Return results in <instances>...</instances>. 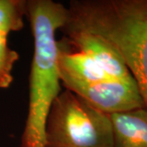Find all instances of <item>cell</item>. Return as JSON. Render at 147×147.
<instances>
[{
  "label": "cell",
  "instance_id": "cell-1",
  "mask_svg": "<svg viewBox=\"0 0 147 147\" xmlns=\"http://www.w3.org/2000/svg\"><path fill=\"white\" fill-rule=\"evenodd\" d=\"M64 28L96 34L115 47L147 108V0H74Z\"/></svg>",
  "mask_w": 147,
  "mask_h": 147
},
{
  "label": "cell",
  "instance_id": "cell-2",
  "mask_svg": "<svg viewBox=\"0 0 147 147\" xmlns=\"http://www.w3.org/2000/svg\"><path fill=\"white\" fill-rule=\"evenodd\" d=\"M26 16L34 38L29 79V106L21 147H45V124L61 92L57 32L67 21V7L53 0H28Z\"/></svg>",
  "mask_w": 147,
  "mask_h": 147
},
{
  "label": "cell",
  "instance_id": "cell-3",
  "mask_svg": "<svg viewBox=\"0 0 147 147\" xmlns=\"http://www.w3.org/2000/svg\"><path fill=\"white\" fill-rule=\"evenodd\" d=\"M45 147H114L110 115L65 89L58 95L49 111Z\"/></svg>",
  "mask_w": 147,
  "mask_h": 147
},
{
  "label": "cell",
  "instance_id": "cell-4",
  "mask_svg": "<svg viewBox=\"0 0 147 147\" xmlns=\"http://www.w3.org/2000/svg\"><path fill=\"white\" fill-rule=\"evenodd\" d=\"M63 86L95 109L107 115L146 107L132 77L125 79H107L92 84H68Z\"/></svg>",
  "mask_w": 147,
  "mask_h": 147
},
{
  "label": "cell",
  "instance_id": "cell-5",
  "mask_svg": "<svg viewBox=\"0 0 147 147\" xmlns=\"http://www.w3.org/2000/svg\"><path fill=\"white\" fill-rule=\"evenodd\" d=\"M65 42L76 51L84 53L97 64L113 79H125L132 77L123 59L110 42L89 32L65 29Z\"/></svg>",
  "mask_w": 147,
  "mask_h": 147
},
{
  "label": "cell",
  "instance_id": "cell-6",
  "mask_svg": "<svg viewBox=\"0 0 147 147\" xmlns=\"http://www.w3.org/2000/svg\"><path fill=\"white\" fill-rule=\"evenodd\" d=\"M57 63L63 85L92 84L113 79L91 58L71 47L67 49L62 42H58Z\"/></svg>",
  "mask_w": 147,
  "mask_h": 147
},
{
  "label": "cell",
  "instance_id": "cell-7",
  "mask_svg": "<svg viewBox=\"0 0 147 147\" xmlns=\"http://www.w3.org/2000/svg\"><path fill=\"white\" fill-rule=\"evenodd\" d=\"M114 147H147V108L110 115Z\"/></svg>",
  "mask_w": 147,
  "mask_h": 147
},
{
  "label": "cell",
  "instance_id": "cell-8",
  "mask_svg": "<svg viewBox=\"0 0 147 147\" xmlns=\"http://www.w3.org/2000/svg\"><path fill=\"white\" fill-rule=\"evenodd\" d=\"M27 0H0V34L7 35L11 32L24 28L26 16Z\"/></svg>",
  "mask_w": 147,
  "mask_h": 147
},
{
  "label": "cell",
  "instance_id": "cell-9",
  "mask_svg": "<svg viewBox=\"0 0 147 147\" xmlns=\"http://www.w3.org/2000/svg\"><path fill=\"white\" fill-rule=\"evenodd\" d=\"M19 58V53L9 47L7 35L0 34V90L8 88L12 84V69Z\"/></svg>",
  "mask_w": 147,
  "mask_h": 147
}]
</instances>
